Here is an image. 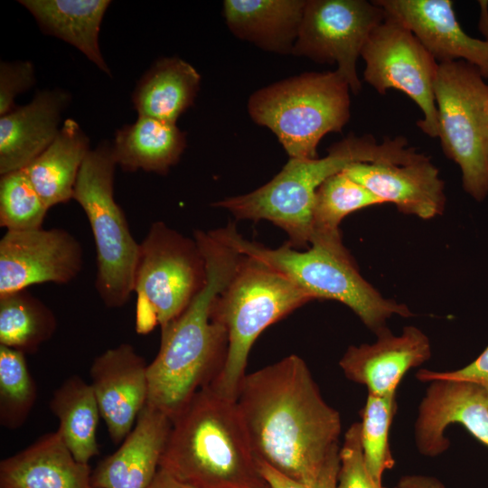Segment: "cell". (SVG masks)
<instances>
[{"instance_id": "18", "label": "cell", "mask_w": 488, "mask_h": 488, "mask_svg": "<svg viewBox=\"0 0 488 488\" xmlns=\"http://www.w3.org/2000/svg\"><path fill=\"white\" fill-rule=\"evenodd\" d=\"M344 172L404 214L429 220L445 209L444 182L427 155L405 164L357 163Z\"/></svg>"}, {"instance_id": "21", "label": "cell", "mask_w": 488, "mask_h": 488, "mask_svg": "<svg viewBox=\"0 0 488 488\" xmlns=\"http://www.w3.org/2000/svg\"><path fill=\"white\" fill-rule=\"evenodd\" d=\"M0 488H97L89 464L77 461L58 430L0 463Z\"/></svg>"}, {"instance_id": "38", "label": "cell", "mask_w": 488, "mask_h": 488, "mask_svg": "<svg viewBox=\"0 0 488 488\" xmlns=\"http://www.w3.org/2000/svg\"><path fill=\"white\" fill-rule=\"evenodd\" d=\"M146 488H195L191 486L159 468L154 479Z\"/></svg>"}, {"instance_id": "37", "label": "cell", "mask_w": 488, "mask_h": 488, "mask_svg": "<svg viewBox=\"0 0 488 488\" xmlns=\"http://www.w3.org/2000/svg\"><path fill=\"white\" fill-rule=\"evenodd\" d=\"M397 488H446L434 476L424 474H406L399 478Z\"/></svg>"}, {"instance_id": "35", "label": "cell", "mask_w": 488, "mask_h": 488, "mask_svg": "<svg viewBox=\"0 0 488 488\" xmlns=\"http://www.w3.org/2000/svg\"><path fill=\"white\" fill-rule=\"evenodd\" d=\"M416 377L422 382L433 380H455L476 383L488 390V346L468 365L449 371L419 370Z\"/></svg>"}, {"instance_id": "9", "label": "cell", "mask_w": 488, "mask_h": 488, "mask_svg": "<svg viewBox=\"0 0 488 488\" xmlns=\"http://www.w3.org/2000/svg\"><path fill=\"white\" fill-rule=\"evenodd\" d=\"M205 282V261L195 239L164 221L153 222L139 243L134 285L136 332L146 333L175 319Z\"/></svg>"}, {"instance_id": "2", "label": "cell", "mask_w": 488, "mask_h": 488, "mask_svg": "<svg viewBox=\"0 0 488 488\" xmlns=\"http://www.w3.org/2000/svg\"><path fill=\"white\" fill-rule=\"evenodd\" d=\"M194 239L205 261V285L179 316L161 328L158 353L147 366L146 404L171 420L223 368L227 333L212 309L242 258L215 230H198Z\"/></svg>"}, {"instance_id": "34", "label": "cell", "mask_w": 488, "mask_h": 488, "mask_svg": "<svg viewBox=\"0 0 488 488\" xmlns=\"http://www.w3.org/2000/svg\"><path fill=\"white\" fill-rule=\"evenodd\" d=\"M35 82V72L30 61H2L0 64V115L14 109V98Z\"/></svg>"}, {"instance_id": "19", "label": "cell", "mask_w": 488, "mask_h": 488, "mask_svg": "<svg viewBox=\"0 0 488 488\" xmlns=\"http://www.w3.org/2000/svg\"><path fill=\"white\" fill-rule=\"evenodd\" d=\"M172 420L145 404L119 448L92 471L97 488H146L160 465Z\"/></svg>"}, {"instance_id": "16", "label": "cell", "mask_w": 488, "mask_h": 488, "mask_svg": "<svg viewBox=\"0 0 488 488\" xmlns=\"http://www.w3.org/2000/svg\"><path fill=\"white\" fill-rule=\"evenodd\" d=\"M418 39L437 63L464 61L488 79V41L459 24L450 0H376Z\"/></svg>"}, {"instance_id": "29", "label": "cell", "mask_w": 488, "mask_h": 488, "mask_svg": "<svg viewBox=\"0 0 488 488\" xmlns=\"http://www.w3.org/2000/svg\"><path fill=\"white\" fill-rule=\"evenodd\" d=\"M383 202L344 170L327 178L318 188L312 210V239L342 238L340 224L353 211ZM311 243V242H310Z\"/></svg>"}, {"instance_id": "27", "label": "cell", "mask_w": 488, "mask_h": 488, "mask_svg": "<svg viewBox=\"0 0 488 488\" xmlns=\"http://www.w3.org/2000/svg\"><path fill=\"white\" fill-rule=\"evenodd\" d=\"M49 407L70 453L77 461L89 464L99 454L97 427L101 417L90 383L79 375L69 377L54 390Z\"/></svg>"}, {"instance_id": "1", "label": "cell", "mask_w": 488, "mask_h": 488, "mask_svg": "<svg viewBox=\"0 0 488 488\" xmlns=\"http://www.w3.org/2000/svg\"><path fill=\"white\" fill-rule=\"evenodd\" d=\"M236 402L257 461L306 484L340 461V414L299 356L246 373Z\"/></svg>"}, {"instance_id": "12", "label": "cell", "mask_w": 488, "mask_h": 488, "mask_svg": "<svg viewBox=\"0 0 488 488\" xmlns=\"http://www.w3.org/2000/svg\"><path fill=\"white\" fill-rule=\"evenodd\" d=\"M375 1L306 0L292 54L336 64L352 93L361 90L356 63L371 33L385 19Z\"/></svg>"}, {"instance_id": "25", "label": "cell", "mask_w": 488, "mask_h": 488, "mask_svg": "<svg viewBox=\"0 0 488 488\" xmlns=\"http://www.w3.org/2000/svg\"><path fill=\"white\" fill-rule=\"evenodd\" d=\"M35 18L39 27L79 49L108 75L102 57L99 33L108 0H20Z\"/></svg>"}, {"instance_id": "10", "label": "cell", "mask_w": 488, "mask_h": 488, "mask_svg": "<svg viewBox=\"0 0 488 488\" xmlns=\"http://www.w3.org/2000/svg\"><path fill=\"white\" fill-rule=\"evenodd\" d=\"M438 137L446 157L459 166L465 192L488 196V84L473 65L438 63L434 82Z\"/></svg>"}, {"instance_id": "6", "label": "cell", "mask_w": 488, "mask_h": 488, "mask_svg": "<svg viewBox=\"0 0 488 488\" xmlns=\"http://www.w3.org/2000/svg\"><path fill=\"white\" fill-rule=\"evenodd\" d=\"M313 301L283 274L242 255L230 282L213 305L212 315L228 338L223 368L210 387L236 399L249 352L269 325Z\"/></svg>"}, {"instance_id": "5", "label": "cell", "mask_w": 488, "mask_h": 488, "mask_svg": "<svg viewBox=\"0 0 488 488\" xmlns=\"http://www.w3.org/2000/svg\"><path fill=\"white\" fill-rule=\"evenodd\" d=\"M220 238L239 254L283 274L312 300L338 301L352 309L375 334L393 315L409 317L408 307L383 297L360 274L339 239H313L311 248L299 251L287 242L277 249L244 239L234 223L216 229Z\"/></svg>"}, {"instance_id": "11", "label": "cell", "mask_w": 488, "mask_h": 488, "mask_svg": "<svg viewBox=\"0 0 488 488\" xmlns=\"http://www.w3.org/2000/svg\"><path fill=\"white\" fill-rule=\"evenodd\" d=\"M361 56L365 62L364 80L380 94L389 89L404 92L423 113L418 127L428 136L438 137L434 93L438 63L413 33L386 14L370 35Z\"/></svg>"}, {"instance_id": "20", "label": "cell", "mask_w": 488, "mask_h": 488, "mask_svg": "<svg viewBox=\"0 0 488 488\" xmlns=\"http://www.w3.org/2000/svg\"><path fill=\"white\" fill-rule=\"evenodd\" d=\"M69 93L45 89L0 117V174L24 169L54 140Z\"/></svg>"}, {"instance_id": "26", "label": "cell", "mask_w": 488, "mask_h": 488, "mask_svg": "<svg viewBox=\"0 0 488 488\" xmlns=\"http://www.w3.org/2000/svg\"><path fill=\"white\" fill-rule=\"evenodd\" d=\"M201 75L187 61L177 58L158 60L141 77L132 95L138 116L176 123L193 104Z\"/></svg>"}, {"instance_id": "39", "label": "cell", "mask_w": 488, "mask_h": 488, "mask_svg": "<svg viewBox=\"0 0 488 488\" xmlns=\"http://www.w3.org/2000/svg\"><path fill=\"white\" fill-rule=\"evenodd\" d=\"M479 5L481 7L479 28L482 31V33L485 35L486 40L488 41V2L479 1Z\"/></svg>"}, {"instance_id": "33", "label": "cell", "mask_w": 488, "mask_h": 488, "mask_svg": "<svg viewBox=\"0 0 488 488\" xmlns=\"http://www.w3.org/2000/svg\"><path fill=\"white\" fill-rule=\"evenodd\" d=\"M336 488H386L372 478L365 465L360 422L352 424L344 434Z\"/></svg>"}, {"instance_id": "22", "label": "cell", "mask_w": 488, "mask_h": 488, "mask_svg": "<svg viewBox=\"0 0 488 488\" xmlns=\"http://www.w3.org/2000/svg\"><path fill=\"white\" fill-rule=\"evenodd\" d=\"M306 0H225L223 16L239 39L278 54H292Z\"/></svg>"}, {"instance_id": "40", "label": "cell", "mask_w": 488, "mask_h": 488, "mask_svg": "<svg viewBox=\"0 0 488 488\" xmlns=\"http://www.w3.org/2000/svg\"><path fill=\"white\" fill-rule=\"evenodd\" d=\"M265 488H271V487H270L269 485H267V487H265Z\"/></svg>"}, {"instance_id": "23", "label": "cell", "mask_w": 488, "mask_h": 488, "mask_svg": "<svg viewBox=\"0 0 488 488\" xmlns=\"http://www.w3.org/2000/svg\"><path fill=\"white\" fill-rule=\"evenodd\" d=\"M111 145L122 170L166 174L178 163L186 138L176 123L138 116L135 123L117 131Z\"/></svg>"}, {"instance_id": "7", "label": "cell", "mask_w": 488, "mask_h": 488, "mask_svg": "<svg viewBox=\"0 0 488 488\" xmlns=\"http://www.w3.org/2000/svg\"><path fill=\"white\" fill-rule=\"evenodd\" d=\"M350 91L335 70L305 72L255 91L248 111L276 135L290 158L314 159L320 140L349 121Z\"/></svg>"}, {"instance_id": "14", "label": "cell", "mask_w": 488, "mask_h": 488, "mask_svg": "<svg viewBox=\"0 0 488 488\" xmlns=\"http://www.w3.org/2000/svg\"><path fill=\"white\" fill-rule=\"evenodd\" d=\"M452 424H460L488 446V390L470 381L433 380L418 406L415 442L418 452L428 457L450 446L444 435Z\"/></svg>"}, {"instance_id": "15", "label": "cell", "mask_w": 488, "mask_h": 488, "mask_svg": "<svg viewBox=\"0 0 488 488\" xmlns=\"http://www.w3.org/2000/svg\"><path fill=\"white\" fill-rule=\"evenodd\" d=\"M147 366L130 343H121L91 363L90 385L111 441L121 444L147 402Z\"/></svg>"}, {"instance_id": "32", "label": "cell", "mask_w": 488, "mask_h": 488, "mask_svg": "<svg viewBox=\"0 0 488 488\" xmlns=\"http://www.w3.org/2000/svg\"><path fill=\"white\" fill-rule=\"evenodd\" d=\"M49 208L38 194L24 169L1 175L0 226L6 230L42 228Z\"/></svg>"}, {"instance_id": "36", "label": "cell", "mask_w": 488, "mask_h": 488, "mask_svg": "<svg viewBox=\"0 0 488 488\" xmlns=\"http://www.w3.org/2000/svg\"><path fill=\"white\" fill-rule=\"evenodd\" d=\"M258 462L259 473L271 488H336L340 462L328 467L310 483L292 480L265 463Z\"/></svg>"}, {"instance_id": "17", "label": "cell", "mask_w": 488, "mask_h": 488, "mask_svg": "<svg viewBox=\"0 0 488 488\" xmlns=\"http://www.w3.org/2000/svg\"><path fill=\"white\" fill-rule=\"evenodd\" d=\"M377 341L348 347L339 361L344 376L364 385L368 393L387 396L397 393L405 374L431 357L428 337L419 328L408 325L394 335L385 327Z\"/></svg>"}, {"instance_id": "13", "label": "cell", "mask_w": 488, "mask_h": 488, "mask_svg": "<svg viewBox=\"0 0 488 488\" xmlns=\"http://www.w3.org/2000/svg\"><path fill=\"white\" fill-rule=\"evenodd\" d=\"M82 267L81 245L64 229L6 230L0 239V296L35 284H68Z\"/></svg>"}, {"instance_id": "30", "label": "cell", "mask_w": 488, "mask_h": 488, "mask_svg": "<svg viewBox=\"0 0 488 488\" xmlns=\"http://www.w3.org/2000/svg\"><path fill=\"white\" fill-rule=\"evenodd\" d=\"M37 398L36 383L29 371L25 354L0 344V424L8 429L21 427Z\"/></svg>"}, {"instance_id": "3", "label": "cell", "mask_w": 488, "mask_h": 488, "mask_svg": "<svg viewBox=\"0 0 488 488\" xmlns=\"http://www.w3.org/2000/svg\"><path fill=\"white\" fill-rule=\"evenodd\" d=\"M159 468L195 488H265L236 399L210 386L172 420Z\"/></svg>"}, {"instance_id": "4", "label": "cell", "mask_w": 488, "mask_h": 488, "mask_svg": "<svg viewBox=\"0 0 488 488\" xmlns=\"http://www.w3.org/2000/svg\"><path fill=\"white\" fill-rule=\"evenodd\" d=\"M425 155L397 136L382 143L371 135H349L320 158H290L268 183L249 193L213 203L237 219L267 220L288 235L293 248H305L312 239V210L319 186L330 176L357 163L405 164Z\"/></svg>"}, {"instance_id": "28", "label": "cell", "mask_w": 488, "mask_h": 488, "mask_svg": "<svg viewBox=\"0 0 488 488\" xmlns=\"http://www.w3.org/2000/svg\"><path fill=\"white\" fill-rule=\"evenodd\" d=\"M56 329L53 311L26 289L0 296L1 345L33 353Z\"/></svg>"}, {"instance_id": "31", "label": "cell", "mask_w": 488, "mask_h": 488, "mask_svg": "<svg viewBox=\"0 0 488 488\" xmlns=\"http://www.w3.org/2000/svg\"><path fill=\"white\" fill-rule=\"evenodd\" d=\"M397 393L367 395L361 411V441L365 465L372 478L383 484L385 472L395 464L389 446V429L397 413Z\"/></svg>"}, {"instance_id": "8", "label": "cell", "mask_w": 488, "mask_h": 488, "mask_svg": "<svg viewBox=\"0 0 488 488\" xmlns=\"http://www.w3.org/2000/svg\"><path fill=\"white\" fill-rule=\"evenodd\" d=\"M116 166L112 145L100 143L84 159L73 192L91 228L97 260L95 287L108 308H120L129 301L139 256V243L114 197Z\"/></svg>"}, {"instance_id": "24", "label": "cell", "mask_w": 488, "mask_h": 488, "mask_svg": "<svg viewBox=\"0 0 488 488\" xmlns=\"http://www.w3.org/2000/svg\"><path fill=\"white\" fill-rule=\"evenodd\" d=\"M89 139L72 118L66 119L51 145L24 171L50 209L73 199L74 186Z\"/></svg>"}]
</instances>
